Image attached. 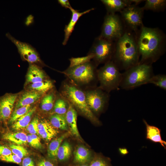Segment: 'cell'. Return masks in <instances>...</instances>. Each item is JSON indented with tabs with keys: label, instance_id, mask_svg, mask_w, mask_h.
Returning <instances> with one entry per match:
<instances>
[{
	"label": "cell",
	"instance_id": "6da1fadb",
	"mask_svg": "<svg viewBox=\"0 0 166 166\" xmlns=\"http://www.w3.org/2000/svg\"><path fill=\"white\" fill-rule=\"evenodd\" d=\"M140 56L139 63L152 65L164 53L166 36L157 28H150L143 25L135 33Z\"/></svg>",
	"mask_w": 166,
	"mask_h": 166
},
{
	"label": "cell",
	"instance_id": "7a4b0ae2",
	"mask_svg": "<svg viewBox=\"0 0 166 166\" xmlns=\"http://www.w3.org/2000/svg\"><path fill=\"white\" fill-rule=\"evenodd\" d=\"M140 60L135 35L125 30L123 35L114 42L111 60L120 71H125L138 64Z\"/></svg>",
	"mask_w": 166,
	"mask_h": 166
},
{
	"label": "cell",
	"instance_id": "3957f363",
	"mask_svg": "<svg viewBox=\"0 0 166 166\" xmlns=\"http://www.w3.org/2000/svg\"><path fill=\"white\" fill-rule=\"evenodd\" d=\"M60 93L77 112H79L94 123L100 124L97 117L89 107L84 92L81 88L66 79L62 83Z\"/></svg>",
	"mask_w": 166,
	"mask_h": 166
},
{
	"label": "cell",
	"instance_id": "277c9868",
	"mask_svg": "<svg viewBox=\"0 0 166 166\" xmlns=\"http://www.w3.org/2000/svg\"><path fill=\"white\" fill-rule=\"evenodd\" d=\"M97 67L92 61L82 64L69 67L60 72L64 74L71 82L84 90L97 86L98 83Z\"/></svg>",
	"mask_w": 166,
	"mask_h": 166
},
{
	"label": "cell",
	"instance_id": "5b68a950",
	"mask_svg": "<svg viewBox=\"0 0 166 166\" xmlns=\"http://www.w3.org/2000/svg\"><path fill=\"white\" fill-rule=\"evenodd\" d=\"M154 75L152 65L139 63L122 73L120 87L130 89L148 84Z\"/></svg>",
	"mask_w": 166,
	"mask_h": 166
},
{
	"label": "cell",
	"instance_id": "8992f818",
	"mask_svg": "<svg viewBox=\"0 0 166 166\" xmlns=\"http://www.w3.org/2000/svg\"><path fill=\"white\" fill-rule=\"evenodd\" d=\"M97 76L101 89L109 93L119 89L122 78V73L112 60L110 61L97 69Z\"/></svg>",
	"mask_w": 166,
	"mask_h": 166
},
{
	"label": "cell",
	"instance_id": "52a82bcc",
	"mask_svg": "<svg viewBox=\"0 0 166 166\" xmlns=\"http://www.w3.org/2000/svg\"><path fill=\"white\" fill-rule=\"evenodd\" d=\"M125 30L121 17L116 14L107 13L105 17L99 36L114 42L123 35Z\"/></svg>",
	"mask_w": 166,
	"mask_h": 166
},
{
	"label": "cell",
	"instance_id": "ba28073f",
	"mask_svg": "<svg viewBox=\"0 0 166 166\" xmlns=\"http://www.w3.org/2000/svg\"><path fill=\"white\" fill-rule=\"evenodd\" d=\"M114 48V42L100 36L96 38L88 54L93 56V61L98 66L111 60Z\"/></svg>",
	"mask_w": 166,
	"mask_h": 166
},
{
	"label": "cell",
	"instance_id": "9c48e42d",
	"mask_svg": "<svg viewBox=\"0 0 166 166\" xmlns=\"http://www.w3.org/2000/svg\"><path fill=\"white\" fill-rule=\"evenodd\" d=\"M83 90L87 103L92 112L95 115L101 113L109 102V93L97 86L89 88Z\"/></svg>",
	"mask_w": 166,
	"mask_h": 166
},
{
	"label": "cell",
	"instance_id": "30bf717a",
	"mask_svg": "<svg viewBox=\"0 0 166 166\" xmlns=\"http://www.w3.org/2000/svg\"><path fill=\"white\" fill-rule=\"evenodd\" d=\"M138 5L132 4L121 12V18L125 27L128 30L136 33L143 25L142 19L144 10Z\"/></svg>",
	"mask_w": 166,
	"mask_h": 166
},
{
	"label": "cell",
	"instance_id": "8fae6325",
	"mask_svg": "<svg viewBox=\"0 0 166 166\" xmlns=\"http://www.w3.org/2000/svg\"><path fill=\"white\" fill-rule=\"evenodd\" d=\"M6 36L16 46L23 60L27 61L30 64H37L43 65L44 64L35 48L28 43L17 40L9 33L7 34Z\"/></svg>",
	"mask_w": 166,
	"mask_h": 166
},
{
	"label": "cell",
	"instance_id": "7c38bea8",
	"mask_svg": "<svg viewBox=\"0 0 166 166\" xmlns=\"http://www.w3.org/2000/svg\"><path fill=\"white\" fill-rule=\"evenodd\" d=\"M18 97V94L7 93L0 97V122L9 120Z\"/></svg>",
	"mask_w": 166,
	"mask_h": 166
},
{
	"label": "cell",
	"instance_id": "4fadbf2b",
	"mask_svg": "<svg viewBox=\"0 0 166 166\" xmlns=\"http://www.w3.org/2000/svg\"><path fill=\"white\" fill-rule=\"evenodd\" d=\"M108 14H116L121 12L128 6L132 4L138 5L142 2L141 0H101Z\"/></svg>",
	"mask_w": 166,
	"mask_h": 166
},
{
	"label": "cell",
	"instance_id": "5bb4252c",
	"mask_svg": "<svg viewBox=\"0 0 166 166\" xmlns=\"http://www.w3.org/2000/svg\"><path fill=\"white\" fill-rule=\"evenodd\" d=\"M69 9L71 12L72 16L69 22L65 27L64 38L62 42V44L64 45L67 44L69 37L73 31L74 27L79 18L83 15L94 10V9L92 8L82 12H79V11L75 10L72 7Z\"/></svg>",
	"mask_w": 166,
	"mask_h": 166
},
{
	"label": "cell",
	"instance_id": "9a60e30c",
	"mask_svg": "<svg viewBox=\"0 0 166 166\" xmlns=\"http://www.w3.org/2000/svg\"><path fill=\"white\" fill-rule=\"evenodd\" d=\"M49 79L45 73L35 64H30L26 75V84L34 83Z\"/></svg>",
	"mask_w": 166,
	"mask_h": 166
},
{
	"label": "cell",
	"instance_id": "2e32d148",
	"mask_svg": "<svg viewBox=\"0 0 166 166\" xmlns=\"http://www.w3.org/2000/svg\"><path fill=\"white\" fill-rule=\"evenodd\" d=\"M69 106L65 116L66 122L72 134L81 140L77 125V112L75 108L69 103Z\"/></svg>",
	"mask_w": 166,
	"mask_h": 166
},
{
	"label": "cell",
	"instance_id": "e0dca14e",
	"mask_svg": "<svg viewBox=\"0 0 166 166\" xmlns=\"http://www.w3.org/2000/svg\"><path fill=\"white\" fill-rule=\"evenodd\" d=\"M38 132V135L42 138L49 141L57 135L58 131L51 124L49 121L43 119L39 122Z\"/></svg>",
	"mask_w": 166,
	"mask_h": 166
},
{
	"label": "cell",
	"instance_id": "ac0fdd59",
	"mask_svg": "<svg viewBox=\"0 0 166 166\" xmlns=\"http://www.w3.org/2000/svg\"><path fill=\"white\" fill-rule=\"evenodd\" d=\"M42 95L34 91L28 90L24 92L17 98L15 103V108L31 105L39 100Z\"/></svg>",
	"mask_w": 166,
	"mask_h": 166
},
{
	"label": "cell",
	"instance_id": "d6986e66",
	"mask_svg": "<svg viewBox=\"0 0 166 166\" xmlns=\"http://www.w3.org/2000/svg\"><path fill=\"white\" fill-rule=\"evenodd\" d=\"M146 126V138L155 143H160L164 149H166V142L161 138L160 130L158 127L149 125L143 120Z\"/></svg>",
	"mask_w": 166,
	"mask_h": 166
},
{
	"label": "cell",
	"instance_id": "ffe728a7",
	"mask_svg": "<svg viewBox=\"0 0 166 166\" xmlns=\"http://www.w3.org/2000/svg\"><path fill=\"white\" fill-rule=\"evenodd\" d=\"M28 90L34 91L45 94L54 88L53 82L49 79L41 82L27 85Z\"/></svg>",
	"mask_w": 166,
	"mask_h": 166
},
{
	"label": "cell",
	"instance_id": "44dd1931",
	"mask_svg": "<svg viewBox=\"0 0 166 166\" xmlns=\"http://www.w3.org/2000/svg\"><path fill=\"white\" fill-rule=\"evenodd\" d=\"M53 89L45 94L41 99V107L44 112H49L53 108L57 96Z\"/></svg>",
	"mask_w": 166,
	"mask_h": 166
},
{
	"label": "cell",
	"instance_id": "7402d4cb",
	"mask_svg": "<svg viewBox=\"0 0 166 166\" xmlns=\"http://www.w3.org/2000/svg\"><path fill=\"white\" fill-rule=\"evenodd\" d=\"M36 108V107L32 108L28 113L14 122L12 125V128L15 130H20L26 128L30 122Z\"/></svg>",
	"mask_w": 166,
	"mask_h": 166
},
{
	"label": "cell",
	"instance_id": "603a6c76",
	"mask_svg": "<svg viewBox=\"0 0 166 166\" xmlns=\"http://www.w3.org/2000/svg\"><path fill=\"white\" fill-rule=\"evenodd\" d=\"M2 138L17 145L26 144L27 143V135L22 132H7L3 135Z\"/></svg>",
	"mask_w": 166,
	"mask_h": 166
},
{
	"label": "cell",
	"instance_id": "cb8c5ba5",
	"mask_svg": "<svg viewBox=\"0 0 166 166\" xmlns=\"http://www.w3.org/2000/svg\"><path fill=\"white\" fill-rule=\"evenodd\" d=\"M68 135V133H65L52 140L49 143L48 148V155L50 159L52 160L56 159L59 148L63 140Z\"/></svg>",
	"mask_w": 166,
	"mask_h": 166
},
{
	"label": "cell",
	"instance_id": "d4e9b609",
	"mask_svg": "<svg viewBox=\"0 0 166 166\" xmlns=\"http://www.w3.org/2000/svg\"><path fill=\"white\" fill-rule=\"evenodd\" d=\"M91 154L89 149L83 145L78 146L74 152V161L77 163L84 164L89 160Z\"/></svg>",
	"mask_w": 166,
	"mask_h": 166
},
{
	"label": "cell",
	"instance_id": "484cf974",
	"mask_svg": "<svg viewBox=\"0 0 166 166\" xmlns=\"http://www.w3.org/2000/svg\"><path fill=\"white\" fill-rule=\"evenodd\" d=\"M57 96L53 108L54 113L65 115L69 106L67 101L60 93Z\"/></svg>",
	"mask_w": 166,
	"mask_h": 166
},
{
	"label": "cell",
	"instance_id": "4316f807",
	"mask_svg": "<svg viewBox=\"0 0 166 166\" xmlns=\"http://www.w3.org/2000/svg\"><path fill=\"white\" fill-rule=\"evenodd\" d=\"M166 6L165 0H147L144 6L143 10H149L155 12L163 11Z\"/></svg>",
	"mask_w": 166,
	"mask_h": 166
},
{
	"label": "cell",
	"instance_id": "83f0119b",
	"mask_svg": "<svg viewBox=\"0 0 166 166\" xmlns=\"http://www.w3.org/2000/svg\"><path fill=\"white\" fill-rule=\"evenodd\" d=\"M50 122L55 128L64 130L68 129L65 115L54 113L50 117Z\"/></svg>",
	"mask_w": 166,
	"mask_h": 166
},
{
	"label": "cell",
	"instance_id": "f1b7e54d",
	"mask_svg": "<svg viewBox=\"0 0 166 166\" xmlns=\"http://www.w3.org/2000/svg\"><path fill=\"white\" fill-rule=\"evenodd\" d=\"M72 152V147L69 143L65 141L60 145L58 150L57 158L60 161H65L70 158Z\"/></svg>",
	"mask_w": 166,
	"mask_h": 166
},
{
	"label": "cell",
	"instance_id": "f546056e",
	"mask_svg": "<svg viewBox=\"0 0 166 166\" xmlns=\"http://www.w3.org/2000/svg\"><path fill=\"white\" fill-rule=\"evenodd\" d=\"M32 108L31 105H30L15 108L9 120V123H13L19 118L28 113Z\"/></svg>",
	"mask_w": 166,
	"mask_h": 166
},
{
	"label": "cell",
	"instance_id": "4dcf8cb0",
	"mask_svg": "<svg viewBox=\"0 0 166 166\" xmlns=\"http://www.w3.org/2000/svg\"><path fill=\"white\" fill-rule=\"evenodd\" d=\"M149 83L154 85L160 88L166 90V75L165 74L154 75L151 78Z\"/></svg>",
	"mask_w": 166,
	"mask_h": 166
},
{
	"label": "cell",
	"instance_id": "1f68e13d",
	"mask_svg": "<svg viewBox=\"0 0 166 166\" xmlns=\"http://www.w3.org/2000/svg\"><path fill=\"white\" fill-rule=\"evenodd\" d=\"M93 56L91 54H88L86 56L77 57H71L69 59L70 65L69 67H73L89 62L93 59Z\"/></svg>",
	"mask_w": 166,
	"mask_h": 166
},
{
	"label": "cell",
	"instance_id": "d6a6232c",
	"mask_svg": "<svg viewBox=\"0 0 166 166\" xmlns=\"http://www.w3.org/2000/svg\"><path fill=\"white\" fill-rule=\"evenodd\" d=\"M9 147L14 154L21 159L27 156L28 154L27 150L21 145L11 144H9Z\"/></svg>",
	"mask_w": 166,
	"mask_h": 166
},
{
	"label": "cell",
	"instance_id": "836d02e7",
	"mask_svg": "<svg viewBox=\"0 0 166 166\" xmlns=\"http://www.w3.org/2000/svg\"><path fill=\"white\" fill-rule=\"evenodd\" d=\"M27 142L31 147L39 149L42 147L40 139L36 134L28 135Z\"/></svg>",
	"mask_w": 166,
	"mask_h": 166
},
{
	"label": "cell",
	"instance_id": "e575fe53",
	"mask_svg": "<svg viewBox=\"0 0 166 166\" xmlns=\"http://www.w3.org/2000/svg\"><path fill=\"white\" fill-rule=\"evenodd\" d=\"M38 119L37 117H35L26 128V130L30 134L38 135Z\"/></svg>",
	"mask_w": 166,
	"mask_h": 166
},
{
	"label": "cell",
	"instance_id": "d590c367",
	"mask_svg": "<svg viewBox=\"0 0 166 166\" xmlns=\"http://www.w3.org/2000/svg\"><path fill=\"white\" fill-rule=\"evenodd\" d=\"M0 160L5 162L17 164L20 163L22 161L21 158L14 154L1 157Z\"/></svg>",
	"mask_w": 166,
	"mask_h": 166
},
{
	"label": "cell",
	"instance_id": "8d00e7d4",
	"mask_svg": "<svg viewBox=\"0 0 166 166\" xmlns=\"http://www.w3.org/2000/svg\"><path fill=\"white\" fill-rule=\"evenodd\" d=\"M89 166H110L109 162L101 157L95 159Z\"/></svg>",
	"mask_w": 166,
	"mask_h": 166
},
{
	"label": "cell",
	"instance_id": "74e56055",
	"mask_svg": "<svg viewBox=\"0 0 166 166\" xmlns=\"http://www.w3.org/2000/svg\"><path fill=\"white\" fill-rule=\"evenodd\" d=\"M12 154L10 149L7 147L0 144V157Z\"/></svg>",
	"mask_w": 166,
	"mask_h": 166
},
{
	"label": "cell",
	"instance_id": "f35d334b",
	"mask_svg": "<svg viewBox=\"0 0 166 166\" xmlns=\"http://www.w3.org/2000/svg\"><path fill=\"white\" fill-rule=\"evenodd\" d=\"M22 165V166H34V164L32 159L27 157L23 160Z\"/></svg>",
	"mask_w": 166,
	"mask_h": 166
},
{
	"label": "cell",
	"instance_id": "ab89813d",
	"mask_svg": "<svg viewBox=\"0 0 166 166\" xmlns=\"http://www.w3.org/2000/svg\"><path fill=\"white\" fill-rule=\"evenodd\" d=\"M58 2L62 6L66 9H69L72 7L68 0H58Z\"/></svg>",
	"mask_w": 166,
	"mask_h": 166
},
{
	"label": "cell",
	"instance_id": "60d3db41",
	"mask_svg": "<svg viewBox=\"0 0 166 166\" xmlns=\"http://www.w3.org/2000/svg\"><path fill=\"white\" fill-rule=\"evenodd\" d=\"M38 166H54V165L49 161L43 160L38 163Z\"/></svg>",
	"mask_w": 166,
	"mask_h": 166
},
{
	"label": "cell",
	"instance_id": "b9f144b4",
	"mask_svg": "<svg viewBox=\"0 0 166 166\" xmlns=\"http://www.w3.org/2000/svg\"><path fill=\"white\" fill-rule=\"evenodd\" d=\"M119 152L122 155H125L128 153L127 150L125 148H121L119 149Z\"/></svg>",
	"mask_w": 166,
	"mask_h": 166
},
{
	"label": "cell",
	"instance_id": "7bdbcfd3",
	"mask_svg": "<svg viewBox=\"0 0 166 166\" xmlns=\"http://www.w3.org/2000/svg\"><path fill=\"white\" fill-rule=\"evenodd\" d=\"M80 166H89L88 165L86 164H83Z\"/></svg>",
	"mask_w": 166,
	"mask_h": 166
}]
</instances>
